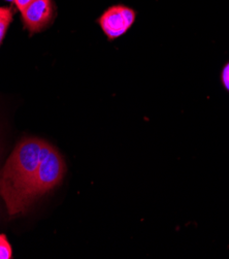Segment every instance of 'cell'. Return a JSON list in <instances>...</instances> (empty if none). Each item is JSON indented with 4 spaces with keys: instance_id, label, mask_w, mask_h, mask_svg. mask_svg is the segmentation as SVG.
Returning a JSON list of instances; mask_svg holds the SVG:
<instances>
[{
    "instance_id": "cell-1",
    "label": "cell",
    "mask_w": 229,
    "mask_h": 259,
    "mask_svg": "<svg viewBox=\"0 0 229 259\" xmlns=\"http://www.w3.org/2000/svg\"><path fill=\"white\" fill-rule=\"evenodd\" d=\"M44 141L29 138L18 144L0 178V195L11 216L23 212V198L37 171Z\"/></svg>"
},
{
    "instance_id": "cell-2",
    "label": "cell",
    "mask_w": 229,
    "mask_h": 259,
    "mask_svg": "<svg viewBox=\"0 0 229 259\" xmlns=\"http://www.w3.org/2000/svg\"><path fill=\"white\" fill-rule=\"evenodd\" d=\"M66 166L61 154L48 143L41 150V160L29 188L23 198V212L39 196L59 185L65 175Z\"/></svg>"
},
{
    "instance_id": "cell-3",
    "label": "cell",
    "mask_w": 229,
    "mask_h": 259,
    "mask_svg": "<svg viewBox=\"0 0 229 259\" xmlns=\"http://www.w3.org/2000/svg\"><path fill=\"white\" fill-rule=\"evenodd\" d=\"M136 20V12L125 5L108 8L97 19L101 30L110 41L118 39L128 32Z\"/></svg>"
},
{
    "instance_id": "cell-4",
    "label": "cell",
    "mask_w": 229,
    "mask_h": 259,
    "mask_svg": "<svg viewBox=\"0 0 229 259\" xmlns=\"http://www.w3.org/2000/svg\"><path fill=\"white\" fill-rule=\"evenodd\" d=\"M22 14L23 22L31 33L41 31L54 18L52 0H35Z\"/></svg>"
},
{
    "instance_id": "cell-5",
    "label": "cell",
    "mask_w": 229,
    "mask_h": 259,
    "mask_svg": "<svg viewBox=\"0 0 229 259\" xmlns=\"http://www.w3.org/2000/svg\"><path fill=\"white\" fill-rule=\"evenodd\" d=\"M13 256L12 247L5 235H0V259H11Z\"/></svg>"
},
{
    "instance_id": "cell-6",
    "label": "cell",
    "mask_w": 229,
    "mask_h": 259,
    "mask_svg": "<svg viewBox=\"0 0 229 259\" xmlns=\"http://www.w3.org/2000/svg\"><path fill=\"white\" fill-rule=\"evenodd\" d=\"M13 20V11L10 10L7 15L0 20V46L3 44V40L6 36V33L10 27V25Z\"/></svg>"
},
{
    "instance_id": "cell-7",
    "label": "cell",
    "mask_w": 229,
    "mask_h": 259,
    "mask_svg": "<svg viewBox=\"0 0 229 259\" xmlns=\"http://www.w3.org/2000/svg\"><path fill=\"white\" fill-rule=\"evenodd\" d=\"M220 82L223 88L229 93V61H227L221 69L220 72Z\"/></svg>"
},
{
    "instance_id": "cell-8",
    "label": "cell",
    "mask_w": 229,
    "mask_h": 259,
    "mask_svg": "<svg viewBox=\"0 0 229 259\" xmlns=\"http://www.w3.org/2000/svg\"><path fill=\"white\" fill-rule=\"evenodd\" d=\"M35 0H15V5L20 12H23L29 5H31Z\"/></svg>"
},
{
    "instance_id": "cell-9",
    "label": "cell",
    "mask_w": 229,
    "mask_h": 259,
    "mask_svg": "<svg viewBox=\"0 0 229 259\" xmlns=\"http://www.w3.org/2000/svg\"><path fill=\"white\" fill-rule=\"evenodd\" d=\"M11 9H8V8H2L0 9V20H2L6 15H7V13L10 11Z\"/></svg>"
},
{
    "instance_id": "cell-10",
    "label": "cell",
    "mask_w": 229,
    "mask_h": 259,
    "mask_svg": "<svg viewBox=\"0 0 229 259\" xmlns=\"http://www.w3.org/2000/svg\"><path fill=\"white\" fill-rule=\"evenodd\" d=\"M0 9H2V8H0Z\"/></svg>"
}]
</instances>
